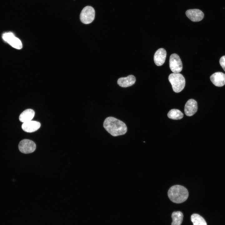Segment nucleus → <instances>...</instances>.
<instances>
[{
  "mask_svg": "<svg viewBox=\"0 0 225 225\" xmlns=\"http://www.w3.org/2000/svg\"><path fill=\"white\" fill-rule=\"evenodd\" d=\"M95 15V12L93 8L90 6H87L81 12L80 15V20L84 24H89L94 20Z\"/></svg>",
  "mask_w": 225,
  "mask_h": 225,
  "instance_id": "obj_4",
  "label": "nucleus"
},
{
  "mask_svg": "<svg viewBox=\"0 0 225 225\" xmlns=\"http://www.w3.org/2000/svg\"><path fill=\"white\" fill-rule=\"evenodd\" d=\"M40 126L39 122L31 120L23 122L22 125V128L23 131L26 132H32L38 130Z\"/></svg>",
  "mask_w": 225,
  "mask_h": 225,
  "instance_id": "obj_12",
  "label": "nucleus"
},
{
  "mask_svg": "<svg viewBox=\"0 0 225 225\" xmlns=\"http://www.w3.org/2000/svg\"><path fill=\"white\" fill-rule=\"evenodd\" d=\"M219 63L221 66L225 71V56L221 57L219 60Z\"/></svg>",
  "mask_w": 225,
  "mask_h": 225,
  "instance_id": "obj_18",
  "label": "nucleus"
},
{
  "mask_svg": "<svg viewBox=\"0 0 225 225\" xmlns=\"http://www.w3.org/2000/svg\"><path fill=\"white\" fill-rule=\"evenodd\" d=\"M2 38L12 47L16 49H20L22 48L21 41L11 32L4 33L2 35Z\"/></svg>",
  "mask_w": 225,
  "mask_h": 225,
  "instance_id": "obj_7",
  "label": "nucleus"
},
{
  "mask_svg": "<svg viewBox=\"0 0 225 225\" xmlns=\"http://www.w3.org/2000/svg\"><path fill=\"white\" fill-rule=\"evenodd\" d=\"M103 126L105 130L113 136L125 134L127 128L122 121L113 117H108L105 120Z\"/></svg>",
  "mask_w": 225,
  "mask_h": 225,
  "instance_id": "obj_1",
  "label": "nucleus"
},
{
  "mask_svg": "<svg viewBox=\"0 0 225 225\" xmlns=\"http://www.w3.org/2000/svg\"><path fill=\"white\" fill-rule=\"evenodd\" d=\"M168 196L173 202L180 203L185 202L188 196L187 189L180 185H175L171 187L168 191Z\"/></svg>",
  "mask_w": 225,
  "mask_h": 225,
  "instance_id": "obj_2",
  "label": "nucleus"
},
{
  "mask_svg": "<svg viewBox=\"0 0 225 225\" xmlns=\"http://www.w3.org/2000/svg\"><path fill=\"white\" fill-rule=\"evenodd\" d=\"M197 102L192 99L188 100L185 106L184 112L185 114L187 116H192L197 112Z\"/></svg>",
  "mask_w": 225,
  "mask_h": 225,
  "instance_id": "obj_9",
  "label": "nucleus"
},
{
  "mask_svg": "<svg viewBox=\"0 0 225 225\" xmlns=\"http://www.w3.org/2000/svg\"><path fill=\"white\" fill-rule=\"evenodd\" d=\"M173 90L175 92H181L184 88L185 80L183 76L179 73H172L168 77Z\"/></svg>",
  "mask_w": 225,
  "mask_h": 225,
  "instance_id": "obj_3",
  "label": "nucleus"
},
{
  "mask_svg": "<svg viewBox=\"0 0 225 225\" xmlns=\"http://www.w3.org/2000/svg\"><path fill=\"white\" fill-rule=\"evenodd\" d=\"M169 67L174 73H179L182 69V64L179 56L177 54L171 55L169 59Z\"/></svg>",
  "mask_w": 225,
  "mask_h": 225,
  "instance_id": "obj_5",
  "label": "nucleus"
},
{
  "mask_svg": "<svg viewBox=\"0 0 225 225\" xmlns=\"http://www.w3.org/2000/svg\"><path fill=\"white\" fill-rule=\"evenodd\" d=\"M212 82L216 86L222 87L225 84V74L217 72L212 74L210 77Z\"/></svg>",
  "mask_w": 225,
  "mask_h": 225,
  "instance_id": "obj_10",
  "label": "nucleus"
},
{
  "mask_svg": "<svg viewBox=\"0 0 225 225\" xmlns=\"http://www.w3.org/2000/svg\"><path fill=\"white\" fill-rule=\"evenodd\" d=\"M191 219L193 225H207L204 218L198 214H192L191 217Z\"/></svg>",
  "mask_w": 225,
  "mask_h": 225,
  "instance_id": "obj_16",
  "label": "nucleus"
},
{
  "mask_svg": "<svg viewBox=\"0 0 225 225\" xmlns=\"http://www.w3.org/2000/svg\"><path fill=\"white\" fill-rule=\"evenodd\" d=\"M168 117L171 119L178 120L182 118L183 115L179 110L177 109H172L168 113Z\"/></svg>",
  "mask_w": 225,
  "mask_h": 225,
  "instance_id": "obj_17",
  "label": "nucleus"
},
{
  "mask_svg": "<svg viewBox=\"0 0 225 225\" xmlns=\"http://www.w3.org/2000/svg\"><path fill=\"white\" fill-rule=\"evenodd\" d=\"M188 18L193 22H199L204 18V14L200 10L197 9H189L186 12Z\"/></svg>",
  "mask_w": 225,
  "mask_h": 225,
  "instance_id": "obj_8",
  "label": "nucleus"
},
{
  "mask_svg": "<svg viewBox=\"0 0 225 225\" xmlns=\"http://www.w3.org/2000/svg\"><path fill=\"white\" fill-rule=\"evenodd\" d=\"M19 150L24 154L31 153L34 152L36 148V145L33 141L27 139L21 140L18 146Z\"/></svg>",
  "mask_w": 225,
  "mask_h": 225,
  "instance_id": "obj_6",
  "label": "nucleus"
},
{
  "mask_svg": "<svg viewBox=\"0 0 225 225\" xmlns=\"http://www.w3.org/2000/svg\"><path fill=\"white\" fill-rule=\"evenodd\" d=\"M166 55V51L164 49L161 48L158 49L154 56V60L156 65L158 66L162 65L165 62Z\"/></svg>",
  "mask_w": 225,
  "mask_h": 225,
  "instance_id": "obj_11",
  "label": "nucleus"
},
{
  "mask_svg": "<svg viewBox=\"0 0 225 225\" xmlns=\"http://www.w3.org/2000/svg\"><path fill=\"white\" fill-rule=\"evenodd\" d=\"M136 81L135 77L133 75H129L126 77L121 78L117 81L118 85L120 87L126 88L134 84Z\"/></svg>",
  "mask_w": 225,
  "mask_h": 225,
  "instance_id": "obj_13",
  "label": "nucleus"
},
{
  "mask_svg": "<svg viewBox=\"0 0 225 225\" xmlns=\"http://www.w3.org/2000/svg\"><path fill=\"white\" fill-rule=\"evenodd\" d=\"M183 214L180 211L174 212L172 214V222L171 225H181L182 223Z\"/></svg>",
  "mask_w": 225,
  "mask_h": 225,
  "instance_id": "obj_15",
  "label": "nucleus"
},
{
  "mask_svg": "<svg viewBox=\"0 0 225 225\" xmlns=\"http://www.w3.org/2000/svg\"><path fill=\"white\" fill-rule=\"evenodd\" d=\"M35 115V112L32 109H28L24 111L20 115L19 120L25 122L31 121Z\"/></svg>",
  "mask_w": 225,
  "mask_h": 225,
  "instance_id": "obj_14",
  "label": "nucleus"
}]
</instances>
